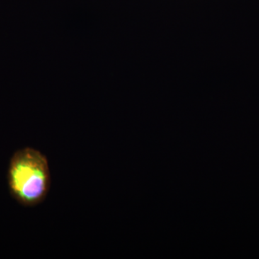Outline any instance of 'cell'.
<instances>
[{
  "mask_svg": "<svg viewBox=\"0 0 259 259\" xmlns=\"http://www.w3.org/2000/svg\"><path fill=\"white\" fill-rule=\"evenodd\" d=\"M10 194L24 207H35L47 198L51 172L47 156L34 148L18 150L10 159L8 171Z\"/></svg>",
  "mask_w": 259,
  "mask_h": 259,
  "instance_id": "1",
  "label": "cell"
}]
</instances>
